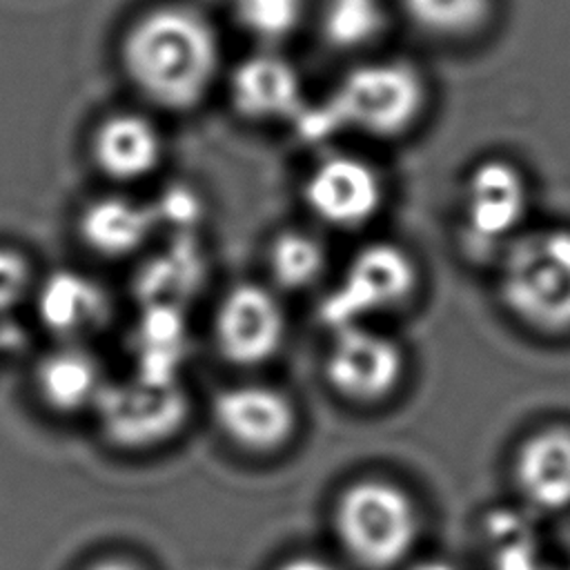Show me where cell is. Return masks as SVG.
<instances>
[{
	"instance_id": "25",
	"label": "cell",
	"mask_w": 570,
	"mask_h": 570,
	"mask_svg": "<svg viewBox=\"0 0 570 570\" xmlns=\"http://www.w3.org/2000/svg\"><path fill=\"white\" fill-rule=\"evenodd\" d=\"M85 570H142V568L125 557H102L91 561Z\"/></svg>"
},
{
	"instance_id": "11",
	"label": "cell",
	"mask_w": 570,
	"mask_h": 570,
	"mask_svg": "<svg viewBox=\"0 0 570 570\" xmlns=\"http://www.w3.org/2000/svg\"><path fill=\"white\" fill-rule=\"evenodd\" d=\"M528 212V185L505 160H483L465 183L463 214L468 234L481 243L517 238Z\"/></svg>"
},
{
	"instance_id": "6",
	"label": "cell",
	"mask_w": 570,
	"mask_h": 570,
	"mask_svg": "<svg viewBox=\"0 0 570 570\" xmlns=\"http://www.w3.org/2000/svg\"><path fill=\"white\" fill-rule=\"evenodd\" d=\"M414 258L394 243L361 247L347 263L336 287L321 305L323 323L332 330L370 323L401 309L416 292Z\"/></svg>"
},
{
	"instance_id": "16",
	"label": "cell",
	"mask_w": 570,
	"mask_h": 570,
	"mask_svg": "<svg viewBox=\"0 0 570 570\" xmlns=\"http://www.w3.org/2000/svg\"><path fill=\"white\" fill-rule=\"evenodd\" d=\"M156 225V207L125 196L96 198L78 218L82 243L105 258H122L138 252Z\"/></svg>"
},
{
	"instance_id": "21",
	"label": "cell",
	"mask_w": 570,
	"mask_h": 570,
	"mask_svg": "<svg viewBox=\"0 0 570 570\" xmlns=\"http://www.w3.org/2000/svg\"><path fill=\"white\" fill-rule=\"evenodd\" d=\"M236 22L261 42L289 38L305 13V0H232Z\"/></svg>"
},
{
	"instance_id": "17",
	"label": "cell",
	"mask_w": 570,
	"mask_h": 570,
	"mask_svg": "<svg viewBox=\"0 0 570 570\" xmlns=\"http://www.w3.org/2000/svg\"><path fill=\"white\" fill-rule=\"evenodd\" d=\"M517 481L523 497L543 510L570 505V430H543L517 454Z\"/></svg>"
},
{
	"instance_id": "1",
	"label": "cell",
	"mask_w": 570,
	"mask_h": 570,
	"mask_svg": "<svg viewBox=\"0 0 570 570\" xmlns=\"http://www.w3.org/2000/svg\"><path fill=\"white\" fill-rule=\"evenodd\" d=\"M120 62L136 91L167 111L198 107L220 71V42L196 9L163 4L138 16L120 42Z\"/></svg>"
},
{
	"instance_id": "14",
	"label": "cell",
	"mask_w": 570,
	"mask_h": 570,
	"mask_svg": "<svg viewBox=\"0 0 570 570\" xmlns=\"http://www.w3.org/2000/svg\"><path fill=\"white\" fill-rule=\"evenodd\" d=\"M107 383L100 361L82 343H58L33 367L40 401L58 414L94 410Z\"/></svg>"
},
{
	"instance_id": "22",
	"label": "cell",
	"mask_w": 570,
	"mask_h": 570,
	"mask_svg": "<svg viewBox=\"0 0 570 570\" xmlns=\"http://www.w3.org/2000/svg\"><path fill=\"white\" fill-rule=\"evenodd\" d=\"M33 289V269L29 258L0 245V314L16 309Z\"/></svg>"
},
{
	"instance_id": "24",
	"label": "cell",
	"mask_w": 570,
	"mask_h": 570,
	"mask_svg": "<svg viewBox=\"0 0 570 570\" xmlns=\"http://www.w3.org/2000/svg\"><path fill=\"white\" fill-rule=\"evenodd\" d=\"M274 570H338V568L316 554H294L289 559H283Z\"/></svg>"
},
{
	"instance_id": "4",
	"label": "cell",
	"mask_w": 570,
	"mask_h": 570,
	"mask_svg": "<svg viewBox=\"0 0 570 570\" xmlns=\"http://www.w3.org/2000/svg\"><path fill=\"white\" fill-rule=\"evenodd\" d=\"M501 298L537 330H568L570 229H534L512 238L501 265Z\"/></svg>"
},
{
	"instance_id": "27",
	"label": "cell",
	"mask_w": 570,
	"mask_h": 570,
	"mask_svg": "<svg viewBox=\"0 0 570 570\" xmlns=\"http://www.w3.org/2000/svg\"><path fill=\"white\" fill-rule=\"evenodd\" d=\"M568 570H570V568H568Z\"/></svg>"
},
{
	"instance_id": "3",
	"label": "cell",
	"mask_w": 570,
	"mask_h": 570,
	"mask_svg": "<svg viewBox=\"0 0 570 570\" xmlns=\"http://www.w3.org/2000/svg\"><path fill=\"white\" fill-rule=\"evenodd\" d=\"M341 550L363 570H390L407 559L421 517L412 494L396 481L363 476L347 483L332 508Z\"/></svg>"
},
{
	"instance_id": "23",
	"label": "cell",
	"mask_w": 570,
	"mask_h": 570,
	"mask_svg": "<svg viewBox=\"0 0 570 570\" xmlns=\"http://www.w3.org/2000/svg\"><path fill=\"white\" fill-rule=\"evenodd\" d=\"M494 570H546V568L539 563L537 554L532 552L530 541H519V543L503 546Z\"/></svg>"
},
{
	"instance_id": "20",
	"label": "cell",
	"mask_w": 570,
	"mask_h": 570,
	"mask_svg": "<svg viewBox=\"0 0 570 570\" xmlns=\"http://www.w3.org/2000/svg\"><path fill=\"white\" fill-rule=\"evenodd\" d=\"M410 20L436 38H463L481 29L492 0H401Z\"/></svg>"
},
{
	"instance_id": "2",
	"label": "cell",
	"mask_w": 570,
	"mask_h": 570,
	"mask_svg": "<svg viewBox=\"0 0 570 570\" xmlns=\"http://www.w3.org/2000/svg\"><path fill=\"white\" fill-rule=\"evenodd\" d=\"M425 100V80L410 62H365L347 71L323 105L303 111L298 125L309 138L336 131L396 138L414 127Z\"/></svg>"
},
{
	"instance_id": "26",
	"label": "cell",
	"mask_w": 570,
	"mask_h": 570,
	"mask_svg": "<svg viewBox=\"0 0 570 570\" xmlns=\"http://www.w3.org/2000/svg\"><path fill=\"white\" fill-rule=\"evenodd\" d=\"M407 570H456V568L450 561H445V559L428 557V559H421V561L412 563Z\"/></svg>"
},
{
	"instance_id": "8",
	"label": "cell",
	"mask_w": 570,
	"mask_h": 570,
	"mask_svg": "<svg viewBox=\"0 0 570 570\" xmlns=\"http://www.w3.org/2000/svg\"><path fill=\"white\" fill-rule=\"evenodd\" d=\"M285 334V309L276 292L265 285L238 283L220 296L214 309V347L229 365H265L281 352Z\"/></svg>"
},
{
	"instance_id": "12",
	"label": "cell",
	"mask_w": 570,
	"mask_h": 570,
	"mask_svg": "<svg viewBox=\"0 0 570 570\" xmlns=\"http://www.w3.org/2000/svg\"><path fill=\"white\" fill-rule=\"evenodd\" d=\"M36 316L60 343H82L111 318L107 289L78 269H56L36 287Z\"/></svg>"
},
{
	"instance_id": "10",
	"label": "cell",
	"mask_w": 570,
	"mask_h": 570,
	"mask_svg": "<svg viewBox=\"0 0 570 570\" xmlns=\"http://www.w3.org/2000/svg\"><path fill=\"white\" fill-rule=\"evenodd\" d=\"M303 198L321 223L356 229L381 212L385 191L379 171L367 160L338 154L327 156L309 171Z\"/></svg>"
},
{
	"instance_id": "7",
	"label": "cell",
	"mask_w": 570,
	"mask_h": 570,
	"mask_svg": "<svg viewBox=\"0 0 570 570\" xmlns=\"http://www.w3.org/2000/svg\"><path fill=\"white\" fill-rule=\"evenodd\" d=\"M323 372L327 385L345 401L374 405L390 399L405 376L401 343L372 323L332 330Z\"/></svg>"
},
{
	"instance_id": "5",
	"label": "cell",
	"mask_w": 570,
	"mask_h": 570,
	"mask_svg": "<svg viewBox=\"0 0 570 570\" xmlns=\"http://www.w3.org/2000/svg\"><path fill=\"white\" fill-rule=\"evenodd\" d=\"M102 436L120 450H149L167 443L189 419V396L178 379L136 374L107 383L96 407Z\"/></svg>"
},
{
	"instance_id": "9",
	"label": "cell",
	"mask_w": 570,
	"mask_h": 570,
	"mask_svg": "<svg viewBox=\"0 0 570 570\" xmlns=\"http://www.w3.org/2000/svg\"><path fill=\"white\" fill-rule=\"evenodd\" d=\"M218 432L249 454L281 452L298 430L292 396L267 383H238L220 390L212 401Z\"/></svg>"
},
{
	"instance_id": "15",
	"label": "cell",
	"mask_w": 570,
	"mask_h": 570,
	"mask_svg": "<svg viewBox=\"0 0 570 570\" xmlns=\"http://www.w3.org/2000/svg\"><path fill=\"white\" fill-rule=\"evenodd\" d=\"M91 158L111 180H140L158 169L163 138L156 125L140 114H111L91 136Z\"/></svg>"
},
{
	"instance_id": "19",
	"label": "cell",
	"mask_w": 570,
	"mask_h": 570,
	"mask_svg": "<svg viewBox=\"0 0 570 570\" xmlns=\"http://www.w3.org/2000/svg\"><path fill=\"white\" fill-rule=\"evenodd\" d=\"M321 31L334 49H363L385 31V7L381 0H325Z\"/></svg>"
},
{
	"instance_id": "18",
	"label": "cell",
	"mask_w": 570,
	"mask_h": 570,
	"mask_svg": "<svg viewBox=\"0 0 570 570\" xmlns=\"http://www.w3.org/2000/svg\"><path fill=\"white\" fill-rule=\"evenodd\" d=\"M267 265L276 287L301 292L321 281L327 267V252L309 232L287 229L272 240Z\"/></svg>"
},
{
	"instance_id": "13",
	"label": "cell",
	"mask_w": 570,
	"mask_h": 570,
	"mask_svg": "<svg viewBox=\"0 0 570 570\" xmlns=\"http://www.w3.org/2000/svg\"><path fill=\"white\" fill-rule=\"evenodd\" d=\"M229 100L249 120H289L305 111L296 69L276 53H254L229 76Z\"/></svg>"
}]
</instances>
